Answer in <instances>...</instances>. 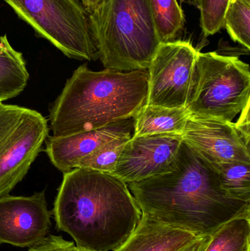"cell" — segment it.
I'll return each instance as SVG.
<instances>
[{
	"label": "cell",
	"mask_w": 250,
	"mask_h": 251,
	"mask_svg": "<svg viewBox=\"0 0 250 251\" xmlns=\"http://www.w3.org/2000/svg\"><path fill=\"white\" fill-rule=\"evenodd\" d=\"M127 184L142 214L198 237L211 235L238 217L250 216V202L230 196L216 165L183 140L165 171Z\"/></svg>",
	"instance_id": "cell-1"
},
{
	"label": "cell",
	"mask_w": 250,
	"mask_h": 251,
	"mask_svg": "<svg viewBox=\"0 0 250 251\" xmlns=\"http://www.w3.org/2000/svg\"><path fill=\"white\" fill-rule=\"evenodd\" d=\"M52 215L57 231L70 235L76 247L113 251L133 232L142 212L123 180L78 168L63 174Z\"/></svg>",
	"instance_id": "cell-2"
},
{
	"label": "cell",
	"mask_w": 250,
	"mask_h": 251,
	"mask_svg": "<svg viewBox=\"0 0 250 251\" xmlns=\"http://www.w3.org/2000/svg\"><path fill=\"white\" fill-rule=\"evenodd\" d=\"M148 94V70L94 72L82 65L50 107V129L62 137L135 117Z\"/></svg>",
	"instance_id": "cell-3"
},
{
	"label": "cell",
	"mask_w": 250,
	"mask_h": 251,
	"mask_svg": "<svg viewBox=\"0 0 250 251\" xmlns=\"http://www.w3.org/2000/svg\"><path fill=\"white\" fill-rule=\"evenodd\" d=\"M88 18L105 69L148 70L161 44L150 0H105Z\"/></svg>",
	"instance_id": "cell-4"
},
{
	"label": "cell",
	"mask_w": 250,
	"mask_h": 251,
	"mask_svg": "<svg viewBox=\"0 0 250 251\" xmlns=\"http://www.w3.org/2000/svg\"><path fill=\"white\" fill-rule=\"evenodd\" d=\"M248 63L234 56L198 51L186 110L189 116L233 122L250 102Z\"/></svg>",
	"instance_id": "cell-5"
},
{
	"label": "cell",
	"mask_w": 250,
	"mask_h": 251,
	"mask_svg": "<svg viewBox=\"0 0 250 251\" xmlns=\"http://www.w3.org/2000/svg\"><path fill=\"white\" fill-rule=\"evenodd\" d=\"M38 35L69 58L92 61L98 50L88 13L79 0H4Z\"/></svg>",
	"instance_id": "cell-6"
},
{
	"label": "cell",
	"mask_w": 250,
	"mask_h": 251,
	"mask_svg": "<svg viewBox=\"0 0 250 251\" xmlns=\"http://www.w3.org/2000/svg\"><path fill=\"white\" fill-rule=\"evenodd\" d=\"M36 110L0 101V198L22 181L49 134Z\"/></svg>",
	"instance_id": "cell-7"
},
{
	"label": "cell",
	"mask_w": 250,
	"mask_h": 251,
	"mask_svg": "<svg viewBox=\"0 0 250 251\" xmlns=\"http://www.w3.org/2000/svg\"><path fill=\"white\" fill-rule=\"evenodd\" d=\"M198 51L190 41L177 40L160 44L148 69L146 104L186 108Z\"/></svg>",
	"instance_id": "cell-8"
},
{
	"label": "cell",
	"mask_w": 250,
	"mask_h": 251,
	"mask_svg": "<svg viewBox=\"0 0 250 251\" xmlns=\"http://www.w3.org/2000/svg\"><path fill=\"white\" fill-rule=\"evenodd\" d=\"M52 212L45 191L0 198V244L31 248L48 235Z\"/></svg>",
	"instance_id": "cell-9"
},
{
	"label": "cell",
	"mask_w": 250,
	"mask_h": 251,
	"mask_svg": "<svg viewBox=\"0 0 250 251\" xmlns=\"http://www.w3.org/2000/svg\"><path fill=\"white\" fill-rule=\"evenodd\" d=\"M182 142L181 133L132 136L112 174L129 184L161 174L173 162Z\"/></svg>",
	"instance_id": "cell-10"
},
{
	"label": "cell",
	"mask_w": 250,
	"mask_h": 251,
	"mask_svg": "<svg viewBox=\"0 0 250 251\" xmlns=\"http://www.w3.org/2000/svg\"><path fill=\"white\" fill-rule=\"evenodd\" d=\"M182 137L186 144L214 165L250 162V145L233 122L189 116Z\"/></svg>",
	"instance_id": "cell-11"
},
{
	"label": "cell",
	"mask_w": 250,
	"mask_h": 251,
	"mask_svg": "<svg viewBox=\"0 0 250 251\" xmlns=\"http://www.w3.org/2000/svg\"><path fill=\"white\" fill-rule=\"evenodd\" d=\"M134 128L135 117L71 135L48 136L45 141V151L52 165L65 174L76 168L83 158L107 142L119 137H132Z\"/></svg>",
	"instance_id": "cell-12"
},
{
	"label": "cell",
	"mask_w": 250,
	"mask_h": 251,
	"mask_svg": "<svg viewBox=\"0 0 250 251\" xmlns=\"http://www.w3.org/2000/svg\"><path fill=\"white\" fill-rule=\"evenodd\" d=\"M198 237L189 231L153 221L142 213L133 232L113 251H182Z\"/></svg>",
	"instance_id": "cell-13"
},
{
	"label": "cell",
	"mask_w": 250,
	"mask_h": 251,
	"mask_svg": "<svg viewBox=\"0 0 250 251\" xmlns=\"http://www.w3.org/2000/svg\"><path fill=\"white\" fill-rule=\"evenodd\" d=\"M186 108L145 104L135 116L133 136L181 133L189 118Z\"/></svg>",
	"instance_id": "cell-14"
},
{
	"label": "cell",
	"mask_w": 250,
	"mask_h": 251,
	"mask_svg": "<svg viewBox=\"0 0 250 251\" xmlns=\"http://www.w3.org/2000/svg\"><path fill=\"white\" fill-rule=\"evenodd\" d=\"M29 79L22 53L13 48L7 35L0 37V95L4 101L19 96Z\"/></svg>",
	"instance_id": "cell-15"
},
{
	"label": "cell",
	"mask_w": 250,
	"mask_h": 251,
	"mask_svg": "<svg viewBox=\"0 0 250 251\" xmlns=\"http://www.w3.org/2000/svg\"><path fill=\"white\" fill-rule=\"evenodd\" d=\"M204 251H250V216L238 217L210 235Z\"/></svg>",
	"instance_id": "cell-16"
},
{
	"label": "cell",
	"mask_w": 250,
	"mask_h": 251,
	"mask_svg": "<svg viewBox=\"0 0 250 251\" xmlns=\"http://www.w3.org/2000/svg\"><path fill=\"white\" fill-rule=\"evenodd\" d=\"M150 4L161 44L179 40L186 20L178 0H150Z\"/></svg>",
	"instance_id": "cell-17"
},
{
	"label": "cell",
	"mask_w": 250,
	"mask_h": 251,
	"mask_svg": "<svg viewBox=\"0 0 250 251\" xmlns=\"http://www.w3.org/2000/svg\"><path fill=\"white\" fill-rule=\"evenodd\" d=\"M216 167L223 188L234 199L250 202V162H227Z\"/></svg>",
	"instance_id": "cell-18"
},
{
	"label": "cell",
	"mask_w": 250,
	"mask_h": 251,
	"mask_svg": "<svg viewBox=\"0 0 250 251\" xmlns=\"http://www.w3.org/2000/svg\"><path fill=\"white\" fill-rule=\"evenodd\" d=\"M223 28L234 42L250 51V0H229Z\"/></svg>",
	"instance_id": "cell-19"
},
{
	"label": "cell",
	"mask_w": 250,
	"mask_h": 251,
	"mask_svg": "<svg viewBox=\"0 0 250 251\" xmlns=\"http://www.w3.org/2000/svg\"><path fill=\"white\" fill-rule=\"evenodd\" d=\"M132 137H119L107 142L82 159L76 168H88L112 174L126 143Z\"/></svg>",
	"instance_id": "cell-20"
},
{
	"label": "cell",
	"mask_w": 250,
	"mask_h": 251,
	"mask_svg": "<svg viewBox=\"0 0 250 251\" xmlns=\"http://www.w3.org/2000/svg\"><path fill=\"white\" fill-rule=\"evenodd\" d=\"M229 0H194L201 13V26L204 37L215 35L224 26Z\"/></svg>",
	"instance_id": "cell-21"
},
{
	"label": "cell",
	"mask_w": 250,
	"mask_h": 251,
	"mask_svg": "<svg viewBox=\"0 0 250 251\" xmlns=\"http://www.w3.org/2000/svg\"><path fill=\"white\" fill-rule=\"evenodd\" d=\"M74 242L68 241L62 236L50 235L26 251H73Z\"/></svg>",
	"instance_id": "cell-22"
},
{
	"label": "cell",
	"mask_w": 250,
	"mask_h": 251,
	"mask_svg": "<svg viewBox=\"0 0 250 251\" xmlns=\"http://www.w3.org/2000/svg\"><path fill=\"white\" fill-rule=\"evenodd\" d=\"M240 116L237 122L235 123L236 127L239 134L243 137L247 144L250 145V102L245 106V108L241 112Z\"/></svg>",
	"instance_id": "cell-23"
},
{
	"label": "cell",
	"mask_w": 250,
	"mask_h": 251,
	"mask_svg": "<svg viewBox=\"0 0 250 251\" xmlns=\"http://www.w3.org/2000/svg\"><path fill=\"white\" fill-rule=\"evenodd\" d=\"M210 236H203L198 237L195 241L191 243L187 247L182 251H204L208 244Z\"/></svg>",
	"instance_id": "cell-24"
},
{
	"label": "cell",
	"mask_w": 250,
	"mask_h": 251,
	"mask_svg": "<svg viewBox=\"0 0 250 251\" xmlns=\"http://www.w3.org/2000/svg\"><path fill=\"white\" fill-rule=\"evenodd\" d=\"M80 1L86 11L90 13L97 8L98 6L101 5L105 0H80Z\"/></svg>",
	"instance_id": "cell-25"
},
{
	"label": "cell",
	"mask_w": 250,
	"mask_h": 251,
	"mask_svg": "<svg viewBox=\"0 0 250 251\" xmlns=\"http://www.w3.org/2000/svg\"><path fill=\"white\" fill-rule=\"evenodd\" d=\"M73 251H91L85 250V249H79V248H77V247H76V246H75L74 249H73Z\"/></svg>",
	"instance_id": "cell-26"
},
{
	"label": "cell",
	"mask_w": 250,
	"mask_h": 251,
	"mask_svg": "<svg viewBox=\"0 0 250 251\" xmlns=\"http://www.w3.org/2000/svg\"><path fill=\"white\" fill-rule=\"evenodd\" d=\"M4 99L2 98V97H1V95H0V101H4Z\"/></svg>",
	"instance_id": "cell-27"
},
{
	"label": "cell",
	"mask_w": 250,
	"mask_h": 251,
	"mask_svg": "<svg viewBox=\"0 0 250 251\" xmlns=\"http://www.w3.org/2000/svg\"><path fill=\"white\" fill-rule=\"evenodd\" d=\"M183 1H191V2L194 3V0H183Z\"/></svg>",
	"instance_id": "cell-28"
},
{
	"label": "cell",
	"mask_w": 250,
	"mask_h": 251,
	"mask_svg": "<svg viewBox=\"0 0 250 251\" xmlns=\"http://www.w3.org/2000/svg\"><path fill=\"white\" fill-rule=\"evenodd\" d=\"M79 1H80V0H79Z\"/></svg>",
	"instance_id": "cell-29"
}]
</instances>
